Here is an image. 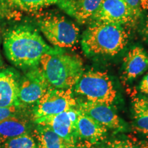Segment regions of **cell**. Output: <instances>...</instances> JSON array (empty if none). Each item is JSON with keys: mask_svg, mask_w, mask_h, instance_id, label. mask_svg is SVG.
<instances>
[{"mask_svg": "<svg viewBox=\"0 0 148 148\" xmlns=\"http://www.w3.org/2000/svg\"><path fill=\"white\" fill-rule=\"evenodd\" d=\"M143 1V0H141V2H142V1Z\"/></svg>", "mask_w": 148, "mask_h": 148, "instance_id": "4dcf8cb0", "label": "cell"}, {"mask_svg": "<svg viewBox=\"0 0 148 148\" xmlns=\"http://www.w3.org/2000/svg\"><path fill=\"white\" fill-rule=\"evenodd\" d=\"M32 136L38 148H63L74 146L58 136L50 127L41 124H36Z\"/></svg>", "mask_w": 148, "mask_h": 148, "instance_id": "2e32d148", "label": "cell"}, {"mask_svg": "<svg viewBox=\"0 0 148 148\" xmlns=\"http://www.w3.org/2000/svg\"><path fill=\"white\" fill-rule=\"evenodd\" d=\"M76 108L108 130L116 132L127 130V123L118 115L110 105L77 100Z\"/></svg>", "mask_w": 148, "mask_h": 148, "instance_id": "ba28073f", "label": "cell"}, {"mask_svg": "<svg viewBox=\"0 0 148 148\" xmlns=\"http://www.w3.org/2000/svg\"><path fill=\"white\" fill-rule=\"evenodd\" d=\"M5 56L12 64L21 69L39 66L41 57L45 53H56L63 49L50 46L34 27L19 25L5 33L3 38Z\"/></svg>", "mask_w": 148, "mask_h": 148, "instance_id": "6da1fadb", "label": "cell"}, {"mask_svg": "<svg viewBox=\"0 0 148 148\" xmlns=\"http://www.w3.org/2000/svg\"><path fill=\"white\" fill-rule=\"evenodd\" d=\"M77 99L73 89L51 88L44 94L33 107V121L45 116L65 112L76 108Z\"/></svg>", "mask_w": 148, "mask_h": 148, "instance_id": "8992f818", "label": "cell"}, {"mask_svg": "<svg viewBox=\"0 0 148 148\" xmlns=\"http://www.w3.org/2000/svg\"><path fill=\"white\" fill-rule=\"evenodd\" d=\"M3 146L4 148H38L34 138L29 133L10 138Z\"/></svg>", "mask_w": 148, "mask_h": 148, "instance_id": "d6986e66", "label": "cell"}, {"mask_svg": "<svg viewBox=\"0 0 148 148\" xmlns=\"http://www.w3.org/2000/svg\"><path fill=\"white\" fill-rule=\"evenodd\" d=\"M39 65L50 87L58 89L73 88L84 72L82 59L64 51L45 53Z\"/></svg>", "mask_w": 148, "mask_h": 148, "instance_id": "3957f363", "label": "cell"}, {"mask_svg": "<svg viewBox=\"0 0 148 148\" xmlns=\"http://www.w3.org/2000/svg\"><path fill=\"white\" fill-rule=\"evenodd\" d=\"M19 81V75L13 69L0 71V107L18 106Z\"/></svg>", "mask_w": 148, "mask_h": 148, "instance_id": "5bb4252c", "label": "cell"}, {"mask_svg": "<svg viewBox=\"0 0 148 148\" xmlns=\"http://www.w3.org/2000/svg\"><path fill=\"white\" fill-rule=\"evenodd\" d=\"M28 119L22 114L0 121V145L10 138L27 134L29 130Z\"/></svg>", "mask_w": 148, "mask_h": 148, "instance_id": "9a60e30c", "label": "cell"}, {"mask_svg": "<svg viewBox=\"0 0 148 148\" xmlns=\"http://www.w3.org/2000/svg\"><path fill=\"white\" fill-rule=\"evenodd\" d=\"M63 148H79V147H76V146H66V147H64Z\"/></svg>", "mask_w": 148, "mask_h": 148, "instance_id": "83f0119b", "label": "cell"}, {"mask_svg": "<svg viewBox=\"0 0 148 148\" xmlns=\"http://www.w3.org/2000/svg\"><path fill=\"white\" fill-rule=\"evenodd\" d=\"M137 143L140 148H148V140L138 141Z\"/></svg>", "mask_w": 148, "mask_h": 148, "instance_id": "d4e9b609", "label": "cell"}, {"mask_svg": "<svg viewBox=\"0 0 148 148\" xmlns=\"http://www.w3.org/2000/svg\"><path fill=\"white\" fill-rule=\"evenodd\" d=\"M142 9H148V0H143L141 2Z\"/></svg>", "mask_w": 148, "mask_h": 148, "instance_id": "4316f807", "label": "cell"}, {"mask_svg": "<svg viewBox=\"0 0 148 148\" xmlns=\"http://www.w3.org/2000/svg\"><path fill=\"white\" fill-rule=\"evenodd\" d=\"M25 108L18 106H12L8 107H0V121L12 117L13 116L23 114Z\"/></svg>", "mask_w": 148, "mask_h": 148, "instance_id": "7402d4cb", "label": "cell"}, {"mask_svg": "<svg viewBox=\"0 0 148 148\" xmlns=\"http://www.w3.org/2000/svg\"><path fill=\"white\" fill-rule=\"evenodd\" d=\"M75 121L77 143L82 142L86 147L100 143L106 138L108 130L88 114L76 108Z\"/></svg>", "mask_w": 148, "mask_h": 148, "instance_id": "8fae6325", "label": "cell"}, {"mask_svg": "<svg viewBox=\"0 0 148 148\" xmlns=\"http://www.w3.org/2000/svg\"><path fill=\"white\" fill-rule=\"evenodd\" d=\"M128 37L123 25L90 22L82 34L81 46L88 56H114L126 47Z\"/></svg>", "mask_w": 148, "mask_h": 148, "instance_id": "7a4b0ae2", "label": "cell"}, {"mask_svg": "<svg viewBox=\"0 0 148 148\" xmlns=\"http://www.w3.org/2000/svg\"><path fill=\"white\" fill-rule=\"evenodd\" d=\"M21 13L4 0H0V19H18Z\"/></svg>", "mask_w": 148, "mask_h": 148, "instance_id": "44dd1931", "label": "cell"}, {"mask_svg": "<svg viewBox=\"0 0 148 148\" xmlns=\"http://www.w3.org/2000/svg\"><path fill=\"white\" fill-rule=\"evenodd\" d=\"M10 6L18 10L35 12L54 3L58 0H4Z\"/></svg>", "mask_w": 148, "mask_h": 148, "instance_id": "ac0fdd59", "label": "cell"}, {"mask_svg": "<svg viewBox=\"0 0 148 148\" xmlns=\"http://www.w3.org/2000/svg\"><path fill=\"white\" fill-rule=\"evenodd\" d=\"M72 89L74 96L93 103L111 106L116 98V90L108 73L96 70L84 72Z\"/></svg>", "mask_w": 148, "mask_h": 148, "instance_id": "277c9868", "label": "cell"}, {"mask_svg": "<svg viewBox=\"0 0 148 148\" xmlns=\"http://www.w3.org/2000/svg\"><path fill=\"white\" fill-rule=\"evenodd\" d=\"M39 29L53 47L70 48L77 44L79 29L75 23L63 16L47 15L38 20Z\"/></svg>", "mask_w": 148, "mask_h": 148, "instance_id": "5b68a950", "label": "cell"}, {"mask_svg": "<svg viewBox=\"0 0 148 148\" xmlns=\"http://www.w3.org/2000/svg\"><path fill=\"white\" fill-rule=\"evenodd\" d=\"M143 32H144V34H145V36H146V38H147V39L148 40V17L145 21Z\"/></svg>", "mask_w": 148, "mask_h": 148, "instance_id": "484cf974", "label": "cell"}, {"mask_svg": "<svg viewBox=\"0 0 148 148\" xmlns=\"http://www.w3.org/2000/svg\"><path fill=\"white\" fill-rule=\"evenodd\" d=\"M1 56H0V66H1Z\"/></svg>", "mask_w": 148, "mask_h": 148, "instance_id": "f546056e", "label": "cell"}, {"mask_svg": "<svg viewBox=\"0 0 148 148\" xmlns=\"http://www.w3.org/2000/svg\"><path fill=\"white\" fill-rule=\"evenodd\" d=\"M82 148H94V147H92V146H88V147H82ZM95 148H97V147H95Z\"/></svg>", "mask_w": 148, "mask_h": 148, "instance_id": "f1b7e54d", "label": "cell"}, {"mask_svg": "<svg viewBox=\"0 0 148 148\" xmlns=\"http://www.w3.org/2000/svg\"><path fill=\"white\" fill-rule=\"evenodd\" d=\"M148 69V53L143 47L135 46L123 59L122 75L127 82L134 80Z\"/></svg>", "mask_w": 148, "mask_h": 148, "instance_id": "7c38bea8", "label": "cell"}, {"mask_svg": "<svg viewBox=\"0 0 148 148\" xmlns=\"http://www.w3.org/2000/svg\"><path fill=\"white\" fill-rule=\"evenodd\" d=\"M76 108L34 120L36 124H41L50 127L58 136L74 146L77 145L75 121Z\"/></svg>", "mask_w": 148, "mask_h": 148, "instance_id": "30bf717a", "label": "cell"}, {"mask_svg": "<svg viewBox=\"0 0 148 148\" xmlns=\"http://www.w3.org/2000/svg\"><path fill=\"white\" fill-rule=\"evenodd\" d=\"M90 21L133 25L137 20L123 0H103Z\"/></svg>", "mask_w": 148, "mask_h": 148, "instance_id": "9c48e42d", "label": "cell"}, {"mask_svg": "<svg viewBox=\"0 0 148 148\" xmlns=\"http://www.w3.org/2000/svg\"><path fill=\"white\" fill-rule=\"evenodd\" d=\"M123 1L131 10L134 18L138 21L142 12L141 0H123Z\"/></svg>", "mask_w": 148, "mask_h": 148, "instance_id": "603a6c76", "label": "cell"}, {"mask_svg": "<svg viewBox=\"0 0 148 148\" xmlns=\"http://www.w3.org/2000/svg\"><path fill=\"white\" fill-rule=\"evenodd\" d=\"M103 0H58L57 4L65 13L80 23L89 22Z\"/></svg>", "mask_w": 148, "mask_h": 148, "instance_id": "4fadbf2b", "label": "cell"}, {"mask_svg": "<svg viewBox=\"0 0 148 148\" xmlns=\"http://www.w3.org/2000/svg\"><path fill=\"white\" fill-rule=\"evenodd\" d=\"M139 90L141 93L148 97V73L142 79L139 84Z\"/></svg>", "mask_w": 148, "mask_h": 148, "instance_id": "cb8c5ba5", "label": "cell"}, {"mask_svg": "<svg viewBox=\"0 0 148 148\" xmlns=\"http://www.w3.org/2000/svg\"><path fill=\"white\" fill-rule=\"evenodd\" d=\"M98 148H140L137 142L127 138H115L108 140Z\"/></svg>", "mask_w": 148, "mask_h": 148, "instance_id": "ffe728a7", "label": "cell"}, {"mask_svg": "<svg viewBox=\"0 0 148 148\" xmlns=\"http://www.w3.org/2000/svg\"><path fill=\"white\" fill-rule=\"evenodd\" d=\"M49 88L40 66L31 68L20 79L18 106L25 109L34 107Z\"/></svg>", "mask_w": 148, "mask_h": 148, "instance_id": "52a82bcc", "label": "cell"}, {"mask_svg": "<svg viewBox=\"0 0 148 148\" xmlns=\"http://www.w3.org/2000/svg\"><path fill=\"white\" fill-rule=\"evenodd\" d=\"M132 114L134 127L148 138V97L136 96L132 102Z\"/></svg>", "mask_w": 148, "mask_h": 148, "instance_id": "e0dca14e", "label": "cell"}]
</instances>
